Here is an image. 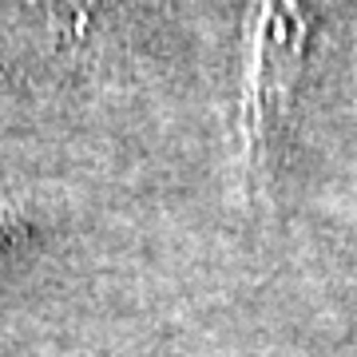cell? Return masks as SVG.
I'll return each mask as SVG.
<instances>
[{"instance_id": "1", "label": "cell", "mask_w": 357, "mask_h": 357, "mask_svg": "<svg viewBox=\"0 0 357 357\" xmlns=\"http://www.w3.org/2000/svg\"><path fill=\"white\" fill-rule=\"evenodd\" d=\"M318 28L321 0H250L238 139L246 183H255V191L266 187L282 163Z\"/></svg>"}, {"instance_id": "2", "label": "cell", "mask_w": 357, "mask_h": 357, "mask_svg": "<svg viewBox=\"0 0 357 357\" xmlns=\"http://www.w3.org/2000/svg\"><path fill=\"white\" fill-rule=\"evenodd\" d=\"M139 0H0V52L24 64L84 60L100 40H115Z\"/></svg>"}, {"instance_id": "3", "label": "cell", "mask_w": 357, "mask_h": 357, "mask_svg": "<svg viewBox=\"0 0 357 357\" xmlns=\"http://www.w3.org/2000/svg\"><path fill=\"white\" fill-rule=\"evenodd\" d=\"M354 357H357V345H354Z\"/></svg>"}]
</instances>
